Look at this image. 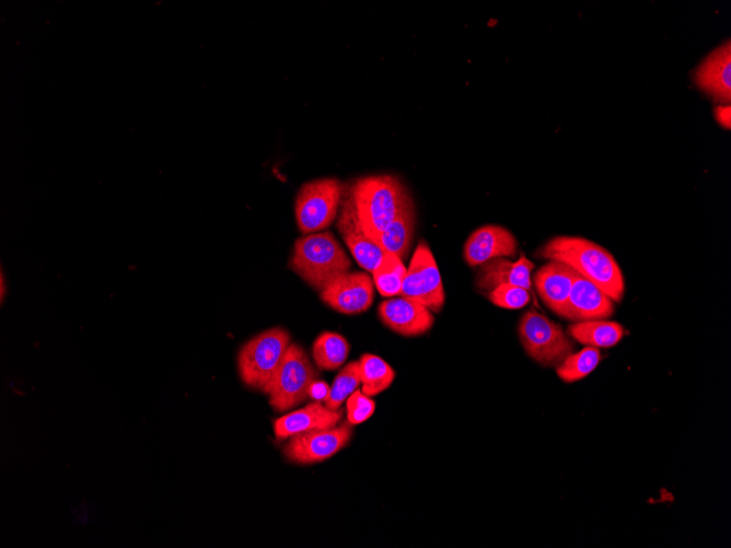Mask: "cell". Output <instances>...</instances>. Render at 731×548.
I'll return each mask as SVG.
<instances>
[{
	"instance_id": "obj_1",
	"label": "cell",
	"mask_w": 731,
	"mask_h": 548,
	"mask_svg": "<svg viewBox=\"0 0 731 548\" xmlns=\"http://www.w3.org/2000/svg\"><path fill=\"white\" fill-rule=\"evenodd\" d=\"M537 254L570 266L614 302L622 301L625 292L622 270L614 256L601 245L580 236L560 235L548 240Z\"/></svg>"
},
{
	"instance_id": "obj_2",
	"label": "cell",
	"mask_w": 731,
	"mask_h": 548,
	"mask_svg": "<svg viewBox=\"0 0 731 548\" xmlns=\"http://www.w3.org/2000/svg\"><path fill=\"white\" fill-rule=\"evenodd\" d=\"M349 188L360 224L373 241L413 201L403 183L390 174L361 177Z\"/></svg>"
},
{
	"instance_id": "obj_3",
	"label": "cell",
	"mask_w": 731,
	"mask_h": 548,
	"mask_svg": "<svg viewBox=\"0 0 731 548\" xmlns=\"http://www.w3.org/2000/svg\"><path fill=\"white\" fill-rule=\"evenodd\" d=\"M351 261L332 232H316L294 242L289 267L306 283L321 291L349 270Z\"/></svg>"
},
{
	"instance_id": "obj_4",
	"label": "cell",
	"mask_w": 731,
	"mask_h": 548,
	"mask_svg": "<svg viewBox=\"0 0 731 548\" xmlns=\"http://www.w3.org/2000/svg\"><path fill=\"white\" fill-rule=\"evenodd\" d=\"M289 345L290 335L280 327L267 329L246 341L237 353L242 382L267 394Z\"/></svg>"
},
{
	"instance_id": "obj_5",
	"label": "cell",
	"mask_w": 731,
	"mask_h": 548,
	"mask_svg": "<svg viewBox=\"0 0 731 548\" xmlns=\"http://www.w3.org/2000/svg\"><path fill=\"white\" fill-rule=\"evenodd\" d=\"M345 185L334 177L310 180L295 198V219L303 234L328 228L337 217Z\"/></svg>"
},
{
	"instance_id": "obj_6",
	"label": "cell",
	"mask_w": 731,
	"mask_h": 548,
	"mask_svg": "<svg viewBox=\"0 0 731 548\" xmlns=\"http://www.w3.org/2000/svg\"><path fill=\"white\" fill-rule=\"evenodd\" d=\"M519 337L526 353L545 366H558L573 353V343L561 326L535 310L519 322Z\"/></svg>"
},
{
	"instance_id": "obj_7",
	"label": "cell",
	"mask_w": 731,
	"mask_h": 548,
	"mask_svg": "<svg viewBox=\"0 0 731 548\" xmlns=\"http://www.w3.org/2000/svg\"><path fill=\"white\" fill-rule=\"evenodd\" d=\"M317 377L302 347L290 343L267 393L270 406L277 411L298 406L308 398L309 387Z\"/></svg>"
},
{
	"instance_id": "obj_8",
	"label": "cell",
	"mask_w": 731,
	"mask_h": 548,
	"mask_svg": "<svg viewBox=\"0 0 731 548\" xmlns=\"http://www.w3.org/2000/svg\"><path fill=\"white\" fill-rule=\"evenodd\" d=\"M399 294L421 303L432 312H440L443 307L444 289L437 263L427 243L420 242L417 245Z\"/></svg>"
},
{
	"instance_id": "obj_9",
	"label": "cell",
	"mask_w": 731,
	"mask_h": 548,
	"mask_svg": "<svg viewBox=\"0 0 731 548\" xmlns=\"http://www.w3.org/2000/svg\"><path fill=\"white\" fill-rule=\"evenodd\" d=\"M351 433L352 429L348 422L328 429L298 433L290 436L285 454L290 460L299 464L322 462L345 447Z\"/></svg>"
},
{
	"instance_id": "obj_10",
	"label": "cell",
	"mask_w": 731,
	"mask_h": 548,
	"mask_svg": "<svg viewBox=\"0 0 731 548\" xmlns=\"http://www.w3.org/2000/svg\"><path fill=\"white\" fill-rule=\"evenodd\" d=\"M336 226L359 266L373 272L385 252L364 233L357 215L350 188L347 186L344 188Z\"/></svg>"
},
{
	"instance_id": "obj_11",
	"label": "cell",
	"mask_w": 731,
	"mask_h": 548,
	"mask_svg": "<svg viewBox=\"0 0 731 548\" xmlns=\"http://www.w3.org/2000/svg\"><path fill=\"white\" fill-rule=\"evenodd\" d=\"M320 292L325 304L343 314L366 312L373 302L372 279L360 271L337 276Z\"/></svg>"
},
{
	"instance_id": "obj_12",
	"label": "cell",
	"mask_w": 731,
	"mask_h": 548,
	"mask_svg": "<svg viewBox=\"0 0 731 548\" xmlns=\"http://www.w3.org/2000/svg\"><path fill=\"white\" fill-rule=\"evenodd\" d=\"M518 241L506 228L486 224L476 229L464 244V259L471 266H480L498 257H514Z\"/></svg>"
},
{
	"instance_id": "obj_13",
	"label": "cell",
	"mask_w": 731,
	"mask_h": 548,
	"mask_svg": "<svg viewBox=\"0 0 731 548\" xmlns=\"http://www.w3.org/2000/svg\"><path fill=\"white\" fill-rule=\"evenodd\" d=\"M613 302L599 287L578 275L560 316L575 323L604 319L613 315Z\"/></svg>"
},
{
	"instance_id": "obj_14",
	"label": "cell",
	"mask_w": 731,
	"mask_h": 548,
	"mask_svg": "<svg viewBox=\"0 0 731 548\" xmlns=\"http://www.w3.org/2000/svg\"><path fill=\"white\" fill-rule=\"evenodd\" d=\"M378 313L384 325L403 336L425 334L434 323L430 310L421 303L404 296L381 302Z\"/></svg>"
},
{
	"instance_id": "obj_15",
	"label": "cell",
	"mask_w": 731,
	"mask_h": 548,
	"mask_svg": "<svg viewBox=\"0 0 731 548\" xmlns=\"http://www.w3.org/2000/svg\"><path fill=\"white\" fill-rule=\"evenodd\" d=\"M696 85L718 101L729 104L731 100V43L728 39L713 49L693 74Z\"/></svg>"
},
{
	"instance_id": "obj_16",
	"label": "cell",
	"mask_w": 731,
	"mask_h": 548,
	"mask_svg": "<svg viewBox=\"0 0 731 548\" xmlns=\"http://www.w3.org/2000/svg\"><path fill=\"white\" fill-rule=\"evenodd\" d=\"M578 275L570 266L549 260V263L538 268L533 276V282L539 298L548 308L559 316L566 306L572 282Z\"/></svg>"
},
{
	"instance_id": "obj_17",
	"label": "cell",
	"mask_w": 731,
	"mask_h": 548,
	"mask_svg": "<svg viewBox=\"0 0 731 548\" xmlns=\"http://www.w3.org/2000/svg\"><path fill=\"white\" fill-rule=\"evenodd\" d=\"M343 410H332L320 401L287 413L274 422L277 439L282 440L294 434L336 427L341 419Z\"/></svg>"
},
{
	"instance_id": "obj_18",
	"label": "cell",
	"mask_w": 731,
	"mask_h": 548,
	"mask_svg": "<svg viewBox=\"0 0 731 548\" xmlns=\"http://www.w3.org/2000/svg\"><path fill=\"white\" fill-rule=\"evenodd\" d=\"M533 268L534 264L524 254L515 263L506 257L494 258L480 265L476 284L489 292L500 284L519 285L530 291Z\"/></svg>"
},
{
	"instance_id": "obj_19",
	"label": "cell",
	"mask_w": 731,
	"mask_h": 548,
	"mask_svg": "<svg viewBox=\"0 0 731 548\" xmlns=\"http://www.w3.org/2000/svg\"><path fill=\"white\" fill-rule=\"evenodd\" d=\"M415 207L410 201L384 229L375 242L385 253L404 259L409 250L415 232Z\"/></svg>"
},
{
	"instance_id": "obj_20",
	"label": "cell",
	"mask_w": 731,
	"mask_h": 548,
	"mask_svg": "<svg viewBox=\"0 0 731 548\" xmlns=\"http://www.w3.org/2000/svg\"><path fill=\"white\" fill-rule=\"evenodd\" d=\"M568 333L582 345L608 348L623 338L624 327L617 322L596 319L573 323L568 326Z\"/></svg>"
},
{
	"instance_id": "obj_21",
	"label": "cell",
	"mask_w": 731,
	"mask_h": 548,
	"mask_svg": "<svg viewBox=\"0 0 731 548\" xmlns=\"http://www.w3.org/2000/svg\"><path fill=\"white\" fill-rule=\"evenodd\" d=\"M349 349V342L344 336L324 331L313 342L312 355L320 370L334 371L346 362Z\"/></svg>"
},
{
	"instance_id": "obj_22",
	"label": "cell",
	"mask_w": 731,
	"mask_h": 548,
	"mask_svg": "<svg viewBox=\"0 0 731 548\" xmlns=\"http://www.w3.org/2000/svg\"><path fill=\"white\" fill-rule=\"evenodd\" d=\"M362 393L375 396L388 388L395 377L392 366L378 355L364 353L359 359Z\"/></svg>"
},
{
	"instance_id": "obj_23",
	"label": "cell",
	"mask_w": 731,
	"mask_h": 548,
	"mask_svg": "<svg viewBox=\"0 0 731 548\" xmlns=\"http://www.w3.org/2000/svg\"><path fill=\"white\" fill-rule=\"evenodd\" d=\"M407 269L397 256L385 253L380 265L374 269V284L383 296L399 294Z\"/></svg>"
},
{
	"instance_id": "obj_24",
	"label": "cell",
	"mask_w": 731,
	"mask_h": 548,
	"mask_svg": "<svg viewBox=\"0 0 731 548\" xmlns=\"http://www.w3.org/2000/svg\"><path fill=\"white\" fill-rule=\"evenodd\" d=\"M600 359V350L595 347L587 346L567 357L557 366L556 373L564 382L572 383L590 374L599 364Z\"/></svg>"
},
{
	"instance_id": "obj_25",
	"label": "cell",
	"mask_w": 731,
	"mask_h": 548,
	"mask_svg": "<svg viewBox=\"0 0 731 548\" xmlns=\"http://www.w3.org/2000/svg\"><path fill=\"white\" fill-rule=\"evenodd\" d=\"M360 384L359 361H351L336 375L324 405L332 410H338L347 397L358 389Z\"/></svg>"
},
{
	"instance_id": "obj_26",
	"label": "cell",
	"mask_w": 731,
	"mask_h": 548,
	"mask_svg": "<svg viewBox=\"0 0 731 548\" xmlns=\"http://www.w3.org/2000/svg\"><path fill=\"white\" fill-rule=\"evenodd\" d=\"M530 291L513 284H500L489 292V300L497 306L515 310L530 301Z\"/></svg>"
},
{
	"instance_id": "obj_27",
	"label": "cell",
	"mask_w": 731,
	"mask_h": 548,
	"mask_svg": "<svg viewBox=\"0 0 731 548\" xmlns=\"http://www.w3.org/2000/svg\"><path fill=\"white\" fill-rule=\"evenodd\" d=\"M347 420L350 424H359L368 420L375 410V403L362 390L356 389L346 403Z\"/></svg>"
},
{
	"instance_id": "obj_28",
	"label": "cell",
	"mask_w": 731,
	"mask_h": 548,
	"mask_svg": "<svg viewBox=\"0 0 731 548\" xmlns=\"http://www.w3.org/2000/svg\"><path fill=\"white\" fill-rule=\"evenodd\" d=\"M330 387L322 380H315L309 387L308 397L315 401H325L328 397Z\"/></svg>"
},
{
	"instance_id": "obj_29",
	"label": "cell",
	"mask_w": 731,
	"mask_h": 548,
	"mask_svg": "<svg viewBox=\"0 0 731 548\" xmlns=\"http://www.w3.org/2000/svg\"><path fill=\"white\" fill-rule=\"evenodd\" d=\"M715 119L726 129L731 126V109L730 104H718L713 109Z\"/></svg>"
}]
</instances>
